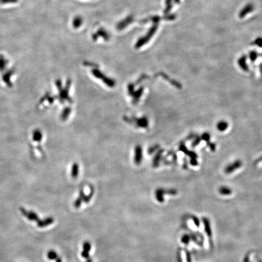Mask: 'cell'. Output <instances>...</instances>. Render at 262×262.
Here are the masks:
<instances>
[{
	"label": "cell",
	"instance_id": "1",
	"mask_svg": "<svg viewBox=\"0 0 262 262\" xmlns=\"http://www.w3.org/2000/svg\"><path fill=\"white\" fill-rule=\"evenodd\" d=\"M20 211L21 214L30 221H35L37 222L39 220L38 215L33 211H28L24 208H20Z\"/></svg>",
	"mask_w": 262,
	"mask_h": 262
},
{
	"label": "cell",
	"instance_id": "2",
	"mask_svg": "<svg viewBox=\"0 0 262 262\" xmlns=\"http://www.w3.org/2000/svg\"><path fill=\"white\" fill-rule=\"evenodd\" d=\"M242 166V162L240 160H237L232 163L228 164L225 169L226 174H230L234 172L236 169H239Z\"/></svg>",
	"mask_w": 262,
	"mask_h": 262
},
{
	"label": "cell",
	"instance_id": "3",
	"mask_svg": "<svg viewBox=\"0 0 262 262\" xmlns=\"http://www.w3.org/2000/svg\"><path fill=\"white\" fill-rule=\"evenodd\" d=\"M54 222V219L52 217H47L44 220H39L37 222V226L39 228H44L52 224Z\"/></svg>",
	"mask_w": 262,
	"mask_h": 262
},
{
	"label": "cell",
	"instance_id": "4",
	"mask_svg": "<svg viewBox=\"0 0 262 262\" xmlns=\"http://www.w3.org/2000/svg\"><path fill=\"white\" fill-rule=\"evenodd\" d=\"M229 126V124L226 121H220L219 122L217 123V125H216V128L217 129V130L220 132H224L226 131Z\"/></svg>",
	"mask_w": 262,
	"mask_h": 262
},
{
	"label": "cell",
	"instance_id": "5",
	"mask_svg": "<svg viewBox=\"0 0 262 262\" xmlns=\"http://www.w3.org/2000/svg\"><path fill=\"white\" fill-rule=\"evenodd\" d=\"M84 196H85V195H84V194L83 191L81 190V191H80V194L79 198H77V199L76 200V201H75V203H74V206H75V208H79V207L81 206V203H82V201H83V199H84Z\"/></svg>",
	"mask_w": 262,
	"mask_h": 262
},
{
	"label": "cell",
	"instance_id": "6",
	"mask_svg": "<svg viewBox=\"0 0 262 262\" xmlns=\"http://www.w3.org/2000/svg\"><path fill=\"white\" fill-rule=\"evenodd\" d=\"M42 138V133L39 130H35L33 132V140L35 141H40Z\"/></svg>",
	"mask_w": 262,
	"mask_h": 262
},
{
	"label": "cell",
	"instance_id": "7",
	"mask_svg": "<svg viewBox=\"0 0 262 262\" xmlns=\"http://www.w3.org/2000/svg\"><path fill=\"white\" fill-rule=\"evenodd\" d=\"M220 193L222 195H225V196H227V195H230L232 193V191L230 190V189H229V188L226 187V186H222L220 188Z\"/></svg>",
	"mask_w": 262,
	"mask_h": 262
},
{
	"label": "cell",
	"instance_id": "8",
	"mask_svg": "<svg viewBox=\"0 0 262 262\" xmlns=\"http://www.w3.org/2000/svg\"><path fill=\"white\" fill-rule=\"evenodd\" d=\"M47 257L49 260H56L58 256L55 251L51 250L47 253Z\"/></svg>",
	"mask_w": 262,
	"mask_h": 262
},
{
	"label": "cell",
	"instance_id": "9",
	"mask_svg": "<svg viewBox=\"0 0 262 262\" xmlns=\"http://www.w3.org/2000/svg\"><path fill=\"white\" fill-rule=\"evenodd\" d=\"M136 157H135V162L137 163H140V160H141V149H140V147H137L136 149Z\"/></svg>",
	"mask_w": 262,
	"mask_h": 262
},
{
	"label": "cell",
	"instance_id": "10",
	"mask_svg": "<svg viewBox=\"0 0 262 262\" xmlns=\"http://www.w3.org/2000/svg\"><path fill=\"white\" fill-rule=\"evenodd\" d=\"M82 23V19L80 17H77L73 21V26L74 28H78Z\"/></svg>",
	"mask_w": 262,
	"mask_h": 262
},
{
	"label": "cell",
	"instance_id": "11",
	"mask_svg": "<svg viewBox=\"0 0 262 262\" xmlns=\"http://www.w3.org/2000/svg\"><path fill=\"white\" fill-rule=\"evenodd\" d=\"M83 251H87V252H89V251L91 249V245L90 244V243L89 241H86L84 245H83Z\"/></svg>",
	"mask_w": 262,
	"mask_h": 262
},
{
	"label": "cell",
	"instance_id": "12",
	"mask_svg": "<svg viewBox=\"0 0 262 262\" xmlns=\"http://www.w3.org/2000/svg\"><path fill=\"white\" fill-rule=\"evenodd\" d=\"M93 195H94V190L92 189V190L91 191V193L89 194V195H88V196H84V199H83V201H84L85 203H88V202L90 201V200L91 199V198H92V196H93Z\"/></svg>",
	"mask_w": 262,
	"mask_h": 262
},
{
	"label": "cell",
	"instance_id": "13",
	"mask_svg": "<svg viewBox=\"0 0 262 262\" xmlns=\"http://www.w3.org/2000/svg\"><path fill=\"white\" fill-rule=\"evenodd\" d=\"M200 141H201V138L199 137H196V138L195 139V140L193 141V143H192V146L194 148V147H196V146L200 143Z\"/></svg>",
	"mask_w": 262,
	"mask_h": 262
},
{
	"label": "cell",
	"instance_id": "14",
	"mask_svg": "<svg viewBox=\"0 0 262 262\" xmlns=\"http://www.w3.org/2000/svg\"><path fill=\"white\" fill-rule=\"evenodd\" d=\"M73 170H72V177H73L75 178V177L77 176V174H78V170H77V169H78L77 166V165H75V166L73 167Z\"/></svg>",
	"mask_w": 262,
	"mask_h": 262
},
{
	"label": "cell",
	"instance_id": "15",
	"mask_svg": "<svg viewBox=\"0 0 262 262\" xmlns=\"http://www.w3.org/2000/svg\"><path fill=\"white\" fill-rule=\"evenodd\" d=\"M202 138L206 141H208L210 140V135L208 133H204L202 135Z\"/></svg>",
	"mask_w": 262,
	"mask_h": 262
},
{
	"label": "cell",
	"instance_id": "16",
	"mask_svg": "<svg viewBox=\"0 0 262 262\" xmlns=\"http://www.w3.org/2000/svg\"><path fill=\"white\" fill-rule=\"evenodd\" d=\"M245 10H243L241 12V13H240V16L241 17H244V13H245V12H249V11H251V6H247L246 7V9H245Z\"/></svg>",
	"mask_w": 262,
	"mask_h": 262
},
{
	"label": "cell",
	"instance_id": "17",
	"mask_svg": "<svg viewBox=\"0 0 262 262\" xmlns=\"http://www.w3.org/2000/svg\"><path fill=\"white\" fill-rule=\"evenodd\" d=\"M81 256H82V257H83V258H84V259H88L89 257V252H87V251H83L82 253H81Z\"/></svg>",
	"mask_w": 262,
	"mask_h": 262
},
{
	"label": "cell",
	"instance_id": "18",
	"mask_svg": "<svg viewBox=\"0 0 262 262\" xmlns=\"http://www.w3.org/2000/svg\"><path fill=\"white\" fill-rule=\"evenodd\" d=\"M257 43H258V44H259V46H262V39H257Z\"/></svg>",
	"mask_w": 262,
	"mask_h": 262
},
{
	"label": "cell",
	"instance_id": "19",
	"mask_svg": "<svg viewBox=\"0 0 262 262\" xmlns=\"http://www.w3.org/2000/svg\"><path fill=\"white\" fill-rule=\"evenodd\" d=\"M56 262H62V260L61 258H60L59 257H58L56 259Z\"/></svg>",
	"mask_w": 262,
	"mask_h": 262
},
{
	"label": "cell",
	"instance_id": "20",
	"mask_svg": "<svg viewBox=\"0 0 262 262\" xmlns=\"http://www.w3.org/2000/svg\"><path fill=\"white\" fill-rule=\"evenodd\" d=\"M86 262H92V260L91 259V258H88V259H87V260H86Z\"/></svg>",
	"mask_w": 262,
	"mask_h": 262
}]
</instances>
